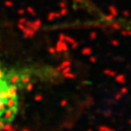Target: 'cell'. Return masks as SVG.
Here are the masks:
<instances>
[{
  "mask_svg": "<svg viewBox=\"0 0 131 131\" xmlns=\"http://www.w3.org/2000/svg\"><path fill=\"white\" fill-rule=\"evenodd\" d=\"M59 77L58 70L46 65H15L0 61V131L17 118L24 93L36 84Z\"/></svg>",
  "mask_w": 131,
  "mask_h": 131,
  "instance_id": "6da1fadb",
  "label": "cell"
},
{
  "mask_svg": "<svg viewBox=\"0 0 131 131\" xmlns=\"http://www.w3.org/2000/svg\"><path fill=\"white\" fill-rule=\"evenodd\" d=\"M72 2H74L77 5H82L84 7H88V8H91L90 7V4L87 0H71Z\"/></svg>",
  "mask_w": 131,
  "mask_h": 131,
  "instance_id": "7a4b0ae2",
  "label": "cell"
}]
</instances>
